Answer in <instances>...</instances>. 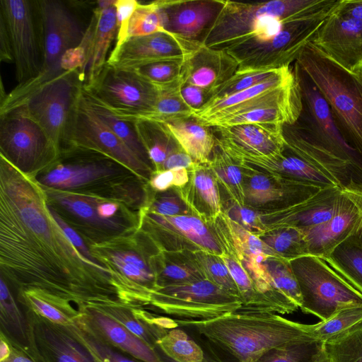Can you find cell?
Segmentation results:
<instances>
[{
  "instance_id": "6da1fadb",
  "label": "cell",
  "mask_w": 362,
  "mask_h": 362,
  "mask_svg": "<svg viewBox=\"0 0 362 362\" xmlns=\"http://www.w3.org/2000/svg\"><path fill=\"white\" fill-rule=\"evenodd\" d=\"M1 276L71 317L80 308L125 304L111 274L85 258L50 213L42 187L0 155Z\"/></svg>"
},
{
  "instance_id": "7a4b0ae2",
  "label": "cell",
  "mask_w": 362,
  "mask_h": 362,
  "mask_svg": "<svg viewBox=\"0 0 362 362\" xmlns=\"http://www.w3.org/2000/svg\"><path fill=\"white\" fill-rule=\"evenodd\" d=\"M338 0L223 1L201 39L226 52L240 69L291 66L310 42Z\"/></svg>"
},
{
  "instance_id": "3957f363",
  "label": "cell",
  "mask_w": 362,
  "mask_h": 362,
  "mask_svg": "<svg viewBox=\"0 0 362 362\" xmlns=\"http://www.w3.org/2000/svg\"><path fill=\"white\" fill-rule=\"evenodd\" d=\"M178 326L194 329L237 362H258L273 349L316 340L303 323L274 313L237 311L207 320L175 319Z\"/></svg>"
},
{
  "instance_id": "277c9868",
  "label": "cell",
  "mask_w": 362,
  "mask_h": 362,
  "mask_svg": "<svg viewBox=\"0 0 362 362\" xmlns=\"http://www.w3.org/2000/svg\"><path fill=\"white\" fill-rule=\"evenodd\" d=\"M296 63L327 103L345 140L362 154V69H345L311 42L303 47Z\"/></svg>"
},
{
  "instance_id": "5b68a950",
  "label": "cell",
  "mask_w": 362,
  "mask_h": 362,
  "mask_svg": "<svg viewBox=\"0 0 362 362\" xmlns=\"http://www.w3.org/2000/svg\"><path fill=\"white\" fill-rule=\"evenodd\" d=\"M93 257L112 275L126 303L150 305L158 288L154 257L160 250L141 228L110 241L88 245Z\"/></svg>"
},
{
  "instance_id": "8992f818",
  "label": "cell",
  "mask_w": 362,
  "mask_h": 362,
  "mask_svg": "<svg viewBox=\"0 0 362 362\" xmlns=\"http://www.w3.org/2000/svg\"><path fill=\"white\" fill-rule=\"evenodd\" d=\"M302 98V112L295 123L310 142L318 160L340 173H362V154L344 138L329 107L305 71L295 63Z\"/></svg>"
},
{
  "instance_id": "52a82bcc",
  "label": "cell",
  "mask_w": 362,
  "mask_h": 362,
  "mask_svg": "<svg viewBox=\"0 0 362 362\" xmlns=\"http://www.w3.org/2000/svg\"><path fill=\"white\" fill-rule=\"evenodd\" d=\"M43 33V63L38 76L29 82L17 85L1 98L0 113L21 105L37 88L65 72L61 67L64 53L79 46L84 30L68 6L62 1H38Z\"/></svg>"
},
{
  "instance_id": "ba28073f",
  "label": "cell",
  "mask_w": 362,
  "mask_h": 362,
  "mask_svg": "<svg viewBox=\"0 0 362 362\" xmlns=\"http://www.w3.org/2000/svg\"><path fill=\"white\" fill-rule=\"evenodd\" d=\"M290 262L301 292L303 313L324 321L343 309L362 306V293L324 259L307 255Z\"/></svg>"
},
{
  "instance_id": "9c48e42d",
  "label": "cell",
  "mask_w": 362,
  "mask_h": 362,
  "mask_svg": "<svg viewBox=\"0 0 362 362\" xmlns=\"http://www.w3.org/2000/svg\"><path fill=\"white\" fill-rule=\"evenodd\" d=\"M0 155L34 177L58 160L61 151L22 107L0 115Z\"/></svg>"
},
{
  "instance_id": "30bf717a",
  "label": "cell",
  "mask_w": 362,
  "mask_h": 362,
  "mask_svg": "<svg viewBox=\"0 0 362 362\" xmlns=\"http://www.w3.org/2000/svg\"><path fill=\"white\" fill-rule=\"evenodd\" d=\"M67 149L88 151L105 156L148 182L154 172L95 114L85 97L83 87L71 112L62 152Z\"/></svg>"
},
{
  "instance_id": "8fae6325",
  "label": "cell",
  "mask_w": 362,
  "mask_h": 362,
  "mask_svg": "<svg viewBox=\"0 0 362 362\" xmlns=\"http://www.w3.org/2000/svg\"><path fill=\"white\" fill-rule=\"evenodd\" d=\"M242 300L207 279L156 289L150 305L179 320H207L240 310Z\"/></svg>"
},
{
  "instance_id": "7c38bea8",
  "label": "cell",
  "mask_w": 362,
  "mask_h": 362,
  "mask_svg": "<svg viewBox=\"0 0 362 362\" xmlns=\"http://www.w3.org/2000/svg\"><path fill=\"white\" fill-rule=\"evenodd\" d=\"M134 175L122 165L101 154L67 149L33 178L45 187L78 190L97 188Z\"/></svg>"
},
{
  "instance_id": "4fadbf2b",
  "label": "cell",
  "mask_w": 362,
  "mask_h": 362,
  "mask_svg": "<svg viewBox=\"0 0 362 362\" xmlns=\"http://www.w3.org/2000/svg\"><path fill=\"white\" fill-rule=\"evenodd\" d=\"M300 102V86L294 69L288 66L264 82L226 97L209 100L192 117L213 127L223 119L252 110Z\"/></svg>"
},
{
  "instance_id": "5bb4252c",
  "label": "cell",
  "mask_w": 362,
  "mask_h": 362,
  "mask_svg": "<svg viewBox=\"0 0 362 362\" xmlns=\"http://www.w3.org/2000/svg\"><path fill=\"white\" fill-rule=\"evenodd\" d=\"M0 16L9 34L18 85L29 82L38 76L43 63L38 1L0 0Z\"/></svg>"
},
{
  "instance_id": "9a60e30c",
  "label": "cell",
  "mask_w": 362,
  "mask_h": 362,
  "mask_svg": "<svg viewBox=\"0 0 362 362\" xmlns=\"http://www.w3.org/2000/svg\"><path fill=\"white\" fill-rule=\"evenodd\" d=\"M83 86L79 70L65 71L40 86L18 106L61 152L71 112Z\"/></svg>"
},
{
  "instance_id": "2e32d148",
  "label": "cell",
  "mask_w": 362,
  "mask_h": 362,
  "mask_svg": "<svg viewBox=\"0 0 362 362\" xmlns=\"http://www.w3.org/2000/svg\"><path fill=\"white\" fill-rule=\"evenodd\" d=\"M83 88L124 121L149 112L158 95V88L134 70L116 69L107 63L93 84Z\"/></svg>"
},
{
  "instance_id": "e0dca14e",
  "label": "cell",
  "mask_w": 362,
  "mask_h": 362,
  "mask_svg": "<svg viewBox=\"0 0 362 362\" xmlns=\"http://www.w3.org/2000/svg\"><path fill=\"white\" fill-rule=\"evenodd\" d=\"M140 228L163 251L222 254L221 246L213 230L193 214L162 216L142 209Z\"/></svg>"
},
{
  "instance_id": "ac0fdd59",
  "label": "cell",
  "mask_w": 362,
  "mask_h": 362,
  "mask_svg": "<svg viewBox=\"0 0 362 362\" xmlns=\"http://www.w3.org/2000/svg\"><path fill=\"white\" fill-rule=\"evenodd\" d=\"M25 308L29 337L26 355L36 362H95L71 325L54 322Z\"/></svg>"
},
{
  "instance_id": "d6986e66",
  "label": "cell",
  "mask_w": 362,
  "mask_h": 362,
  "mask_svg": "<svg viewBox=\"0 0 362 362\" xmlns=\"http://www.w3.org/2000/svg\"><path fill=\"white\" fill-rule=\"evenodd\" d=\"M202 45L197 40H187L168 32L128 38L119 48L113 49L107 64L127 70H134L154 62L186 61Z\"/></svg>"
},
{
  "instance_id": "ffe728a7",
  "label": "cell",
  "mask_w": 362,
  "mask_h": 362,
  "mask_svg": "<svg viewBox=\"0 0 362 362\" xmlns=\"http://www.w3.org/2000/svg\"><path fill=\"white\" fill-rule=\"evenodd\" d=\"M314 46L345 69H362V22L331 13L316 32Z\"/></svg>"
},
{
  "instance_id": "44dd1931",
  "label": "cell",
  "mask_w": 362,
  "mask_h": 362,
  "mask_svg": "<svg viewBox=\"0 0 362 362\" xmlns=\"http://www.w3.org/2000/svg\"><path fill=\"white\" fill-rule=\"evenodd\" d=\"M302 230L310 255L324 259L337 246L362 230V194L344 190L340 206L329 221Z\"/></svg>"
},
{
  "instance_id": "7402d4cb",
  "label": "cell",
  "mask_w": 362,
  "mask_h": 362,
  "mask_svg": "<svg viewBox=\"0 0 362 362\" xmlns=\"http://www.w3.org/2000/svg\"><path fill=\"white\" fill-rule=\"evenodd\" d=\"M344 195V189L339 187L325 188L289 206L259 211L267 230L284 226L308 229L329 221L340 206Z\"/></svg>"
},
{
  "instance_id": "603a6c76",
  "label": "cell",
  "mask_w": 362,
  "mask_h": 362,
  "mask_svg": "<svg viewBox=\"0 0 362 362\" xmlns=\"http://www.w3.org/2000/svg\"><path fill=\"white\" fill-rule=\"evenodd\" d=\"M216 144L245 154L274 158L286 150L284 127L273 124H244L212 127Z\"/></svg>"
},
{
  "instance_id": "cb8c5ba5",
  "label": "cell",
  "mask_w": 362,
  "mask_h": 362,
  "mask_svg": "<svg viewBox=\"0 0 362 362\" xmlns=\"http://www.w3.org/2000/svg\"><path fill=\"white\" fill-rule=\"evenodd\" d=\"M238 163L276 178L311 185L321 189L339 187L331 177L288 149L274 158H264L245 154L219 146Z\"/></svg>"
},
{
  "instance_id": "d4e9b609",
  "label": "cell",
  "mask_w": 362,
  "mask_h": 362,
  "mask_svg": "<svg viewBox=\"0 0 362 362\" xmlns=\"http://www.w3.org/2000/svg\"><path fill=\"white\" fill-rule=\"evenodd\" d=\"M78 311L75 320L104 342L141 362H163L154 349L95 305Z\"/></svg>"
},
{
  "instance_id": "484cf974",
  "label": "cell",
  "mask_w": 362,
  "mask_h": 362,
  "mask_svg": "<svg viewBox=\"0 0 362 362\" xmlns=\"http://www.w3.org/2000/svg\"><path fill=\"white\" fill-rule=\"evenodd\" d=\"M160 5L167 32L201 42L220 11L222 0H165Z\"/></svg>"
},
{
  "instance_id": "4316f807",
  "label": "cell",
  "mask_w": 362,
  "mask_h": 362,
  "mask_svg": "<svg viewBox=\"0 0 362 362\" xmlns=\"http://www.w3.org/2000/svg\"><path fill=\"white\" fill-rule=\"evenodd\" d=\"M117 33L115 5L106 8L96 6L82 41L86 48V62L81 71L84 87L91 86L105 66L108 49Z\"/></svg>"
},
{
  "instance_id": "83f0119b",
  "label": "cell",
  "mask_w": 362,
  "mask_h": 362,
  "mask_svg": "<svg viewBox=\"0 0 362 362\" xmlns=\"http://www.w3.org/2000/svg\"><path fill=\"white\" fill-rule=\"evenodd\" d=\"M189 181L176 187L192 213L206 225L214 222L223 211L218 185L209 163L194 162L188 169Z\"/></svg>"
},
{
  "instance_id": "f1b7e54d",
  "label": "cell",
  "mask_w": 362,
  "mask_h": 362,
  "mask_svg": "<svg viewBox=\"0 0 362 362\" xmlns=\"http://www.w3.org/2000/svg\"><path fill=\"white\" fill-rule=\"evenodd\" d=\"M238 68L237 62L226 52L202 44L184 62L181 83L211 91L228 80Z\"/></svg>"
},
{
  "instance_id": "f546056e",
  "label": "cell",
  "mask_w": 362,
  "mask_h": 362,
  "mask_svg": "<svg viewBox=\"0 0 362 362\" xmlns=\"http://www.w3.org/2000/svg\"><path fill=\"white\" fill-rule=\"evenodd\" d=\"M208 226L214 232L221 246L222 254L220 257L238 289L243 303L238 311L279 313L276 305L257 291L253 280L243 266L235 252L221 215Z\"/></svg>"
},
{
  "instance_id": "4dcf8cb0",
  "label": "cell",
  "mask_w": 362,
  "mask_h": 362,
  "mask_svg": "<svg viewBox=\"0 0 362 362\" xmlns=\"http://www.w3.org/2000/svg\"><path fill=\"white\" fill-rule=\"evenodd\" d=\"M164 124L194 162L209 163L216 146V138L211 127L201 124L193 117Z\"/></svg>"
},
{
  "instance_id": "1f68e13d",
  "label": "cell",
  "mask_w": 362,
  "mask_h": 362,
  "mask_svg": "<svg viewBox=\"0 0 362 362\" xmlns=\"http://www.w3.org/2000/svg\"><path fill=\"white\" fill-rule=\"evenodd\" d=\"M153 262L158 288L206 279L194 252L160 250Z\"/></svg>"
},
{
  "instance_id": "d6a6232c",
  "label": "cell",
  "mask_w": 362,
  "mask_h": 362,
  "mask_svg": "<svg viewBox=\"0 0 362 362\" xmlns=\"http://www.w3.org/2000/svg\"><path fill=\"white\" fill-rule=\"evenodd\" d=\"M131 123L148 156L154 172L162 170L166 159L182 149L164 123L150 120H137Z\"/></svg>"
},
{
  "instance_id": "836d02e7",
  "label": "cell",
  "mask_w": 362,
  "mask_h": 362,
  "mask_svg": "<svg viewBox=\"0 0 362 362\" xmlns=\"http://www.w3.org/2000/svg\"><path fill=\"white\" fill-rule=\"evenodd\" d=\"M1 337L10 346L25 354L29 347L28 327L25 317L23 316L11 295L7 282L0 278Z\"/></svg>"
},
{
  "instance_id": "e575fe53",
  "label": "cell",
  "mask_w": 362,
  "mask_h": 362,
  "mask_svg": "<svg viewBox=\"0 0 362 362\" xmlns=\"http://www.w3.org/2000/svg\"><path fill=\"white\" fill-rule=\"evenodd\" d=\"M324 260L362 293V230L337 246Z\"/></svg>"
},
{
  "instance_id": "d590c367",
  "label": "cell",
  "mask_w": 362,
  "mask_h": 362,
  "mask_svg": "<svg viewBox=\"0 0 362 362\" xmlns=\"http://www.w3.org/2000/svg\"><path fill=\"white\" fill-rule=\"evenodd\" d=\"M209 165L220 191L233 202L245 205V180L243 168L217 144Z\"/></svg>"
},
{
  "instance_id": "8d00e7d4",
  "label": "cell",
  "mask_w": 362,
  "mask_h": 362,
  "mask_svg": "<svg viewBox=\"0 0 362 362\" xmlns=\"http://www.w3.org/2000/svg\"><path fill=\"white\" fill-rule=\"evenodd\" d=\"M83 90L86 100L100 119L141 161L154 170L133 124L116 117L102 101L87 92L83 86Z\"/></svg>"
},
{
  "instance_id": "74e56055",
  "label": "cell",
  "mask_w": 362,
  "mask_h": 362,
  "mask_svg": "<svg viewBox=\"0 0 362 362\" xmlns=\"http://www.w3.org/2000/svg\"><path fill=\"white\" fill-rule=\"evenodd\" d=\"M180 83L157 88L158 95L153 108L147 114L127 120H150L161 123L192 117L194 110L183 100L180 94Z\"/></svg>"
},
{
  "instance_id": "f35d334b",
  "label": "cell",
  "mask_w": 362,
  "mask_h": 362,
  "mask_svg": "<svg viewBox=\"0 0 362 362\" xmlns=\"http://www.w3.org/2000/svg\"><path fill=\"white\" fill-rule=\"evenodd\" d=\"M280 257L288 261L310 255L304 231L297 227L271 229L259 236Z\"/></svg>"
},
{
  "instance_id": "ab89813d",
  "label": "cell",
  "mask_w": 362,
  "mask_h": 362,
  "mask_svg": "<svg viewBox=\"0 0 362 362\" xmlns=\"http://www.w3.org/2000/svg\"><path fill=\"white\" fill-rule=\"evenodd\" d=\"M142 339L149 346L156 349L158 341L168 330L150 325L135 315L132 307L119 303L93 305Z\"/></svg>"
},
{
  "instance_id": "60d3db41",
  "label": "cell",
  "mask_w": 362,
  "mask_h": 362,
  "mask_svg": "<svg viewBox=\"0 0 362 362\" xmlns=\"http://www.w3.org/2000/svg\"><path fill=\"white\" fill-rule=\"evenodd\" d=\"M362 321V306L343 309L327 320L315 325L303 324L307 334L323 343L342 334Z\"/></svg>"
},
{
  "instance_id": "b9f144b4",
  "label": "cell",
  "mask_w": 362,
  "mask_h": 362,
  "mask_svg": "<svg viewBox=\"0 0 362 362\" xmlns=\"http://www.w3.org/2000/svg\"><path fill=\"white\" fill-rule=\"evenodd\" d=\"M330 362H362V321L324 343Z\"/></svg>"
},
{
  "instance_id": "7bdbcfd3",
  "label": "cell",
  "mask_w": 362,
  "mask_h": 362,
  "mask_svg": "<svg viewBox=\"0 0 362 362\" xmlns=\"http://www.w3.org/2000/svg\"><path fill=\"white\" fill-rule=\"evenodd\" d=\"M157 346L175 362H203L204 360L201 347L180 329L168 330L158 341Z\"/></svg>"
},
{
  "instance_id": "ee69618b",
  "label": "cell",
  "mask_w": 362,
  "mask_h": 362,
  "mask_svg": "<svg viewBox=\"0 0 362 362\" xmlns=\"http://www.w3.org/2000/svg\"><path fill=\"white\" fill-rule=\"evenodd\" d=\"M265 264L274 287L300 308L303 303L302 295L290 261L269 256Z\"/></svg>"
},
{
  "instance_id": "f6af8a7d",
  "label": "cell",
  "mask_w": 362,
  "mask_h": 362,
  "mask_svg": "<svg viewBox=\"0 0 362 362\" xmlns=\"http://www.w3.org/2000/svg\"><path fill=\"white\" fill-rule=\"evenodd\" d=\"M161 32L167 31L165 30V18L160 1L139 3L130 19L127 39Z\"/></svg>"
},
{
  "instance_id": "bcb514c9",
  "label": "cell",
  "mask_w": 362,
  "mask_h": 362,
  "mask_svg": "<svg viewBox=\"0 0 362 362\" xmlns=\"http://www.w3.org/2000/svg\"><path fill=\"white\" fill-rule=\"evenodd\" d=\"M284 67L274 69H238L228 80L210 91V100L226 97L264 82L278 75Z\"/></svg>"
},
{
  "instance_id": "7dc6e473",
  "label": "cell",
  "mask_w": 362,
  "mask_h": 362,
  "mask_svg": "<svg viewBox=\"0 0 362 362\" xmlns=\"http://www.w3.org/2000/svg\"><path fill=\"white\" fill-rule=\"evenodd\" d=\"M324 355V343L310 340L273 349L258 362H319Z\"/></svg>"
},
{
  "instance_id": "c3c4849f",
  "label": "cell",
  "mask_w": 362,
  "mask_h": 362,
  "mask_svg": "<svg viewBox=\"0 0 362 362\" xmlns=\"http://www.w3.org/2000/svg\"><path fill=\"white\" fill-rule=\"evenodd\" d=\"M71 326L95 362H141L104 342L76 320Z\"/></svg>"
},
{
  "instance_id": "681fc988",
  "label": "cell",
  "mask_w": 362,
  "mask_h": 362,
  "mask_svg": "<svg viewBox=\"0 0 362 362\" xmlns=\"http://www.w3.org/2000/svg\"><path fill=\"white\" fill-rule=\"evenodd\" d=\"M194 254L208 281L240 297L237 286L220 255L204 251Z\"/></svg>"
},
{
  "instance_id": "f907efd6",
  "label": "cell",
  "mask_w": 362,
  "mask_h": 362,
  "mask_svg": "<svg viewBox=\"0 0 362 362\" xmlns=\"http://www.w3.org/2000/svg\"><path fill=\"white\" fill-rule=\"evenodd\" d=\"M168 60L146 64L134 71L157 88L181 83L184 62Z\"/></svg>"
},
{
  "instance_id": "816d5d0a",
  "label": "cell",
  "mask_w": 362,
  "mask_h": 362,
  "mask_svg": "<svg viewBox=\"0 0 362 362\" xmlns=\"http://www.w3.org/2000/svg\"><path fill=\"white\" fill-rule=\"evenodd\" d=\"M144 209L162 216L193 214L176 187L162 192H156L151 189L149 199Z\"/></svg>"
},
{
  "instance_id": "f5cc1de1",
  "label": "cell",
  "mask_w": 362,
  "mask_h": 362,
  "mask_svg": "<svg viewBox=\"0 0 362 362\" xmlns=\"http://www.w3.org/2000/svg\"><path fill=\"white\" fill-rule=\"evenodd\" d=\"M222 211L227 216L252 234L259 236L267 232V226L258 209L238 204L230 199L222 202Z\"/></svg>"
},
{
  "instance_id": "db71d44e",
  "label": "cell",
  "mask_w": 362,
  "mask_h": 362,
  "mask_svg": "<svg viewBox=\"0 0 362 362\" xmlns=\"http://www.w3.org/2000/svg\"><path fill=\"white\" fill-rule=\"evenodd\" d=\"M18 301L29 308L54 322L66 326L72 325L74 320L66 313L30 291H18Z\"/></svg>"
},
{
  "instance_id": "11a10c76",
  "label": "cell",
  "mask_w": 362,
  "mask_h": 362,
  "mask_svg": "<svg viewBox=\"0 0 362 362\" xmlns=\"http://www.w3.org/2000/svg\"><path fill=\"white\" fill-rule=\"evenodd\" d=\"M188 181V169L180 168L153 172L148 181V185L154 192H162L173 187H182Z\"/></svg>"
},
{
  "instance_id": "9f6ffc18",
  "label": "cell",
  "mask_w": 362,
  "mask_h": 362,
  "mask_svg": "<svg viewBox=\"0 0 362 362\" xmlns=\"http://www.w3.org/2000/svg\"><path fill=\"white\" fill-rule=\"evenodd\" d=\"M136 0H116L117 33L114 49L119 48L127 40V31L130 19L139 4Z\"/></svg>"
},
{
  "instance_id": "6f0895ef",
  "label": "cell",
  "mask_w": 362,
  "mask_h": 362,
  "mask_svg": "<svg viewBox=\"0 0 362 362\" xmlns=\"http://www.w3.org/2000/svg\"><path fill=\"white\" fill-rule=\"evenodd\" d=\"M48 205V204H47ZM48 208L50 213L53 216L54 220L61 228L62 232L66 237L69 239L71 243L76 247V249L87 259L93 263L102 266L98 261L93 257L88 245L86 243L83 238L49 206ZM103 267V266H102ZM105 268V267H104Z\"/></svg>"
},
{
  "instance_id": "680465c9",
  "label": "cell",
  "mask_w": 362,
  "mask_h": 362,
  "mask_svg": "<svg viewBox=\"0 0 362 362\" xmlns=\"http://www.w3.org/2000/svg\"><path fill=\"white\" fill-rule=\"evenodd\" d=\"M180 94L185 102L194 111L210 100V90L188 83H181Z\"/></svg>"
},
{
  "instance_id": "91938a15",
  "label": "cell",
  "mask_w": 362,
  "mask_h": 362,
  "mask_svg": "<svg viewBox=\"0 0 362 362\" xmlns=\"http://www.w3.org/2000/svg\"><path fill=\"white\" fill-rule=\"evenodd\" d=\"M332 13L362 22V0H339Z\"/></svg>"
},
{
  "instance_id": "94428289",
  "label": "cell",
  "mask_w": 362,
  "mask_h": 362,
  "mask_svg": "<svg viewBox=\"0 0 362 362\" xmlns=\"http://www.w3.org/2000/svg\"><path fill=\"white\" fill-rule=\"evenodd\" d=\"M0 60L7 63H13L11 43L6 24L0 16Z\"/></svg>"
},
{
  "instance_id": "6125c7cd",
  "label": "cell",
  "mask_w": 362,
  "mask_h": 362,
  "mask_svg": "<svg viewBox=\"0 0 362 362\" xmlns=\"http://www.w3.org/2000/svg\"><path fill=\"white\" fill-rule=\"evenodd\" d=\"M192 158L182 149L171 154L165 161L162 170L180 168L189 169L194 163Z\"/></svg>"
},
{
  "instance_id": "be15d7a7",
  "label": "cell",
  "mask_w": 362,
  "mask_h": 362,
  "mask_svg": "<svg viewBox=\"0 0 362 362\" xmlns=\"http://www.w3.org/2000/svg\"><path fill=\"white\" fill-rule=\"evenodd\" d=\"M11 354V349L8 344V343L2 337H1V341H0V362H3L7 358H9V356Z\"/></svg>"
},
{
  "instance_id": "e7e4bbea",
  "label": "cell",
  "mask_w": 362,
  "mask_h": 362,
  "mask_svg": "<svg viewBox=\"0 0 362 362\" xmlns=\"http://www.w3.org/2000/svg\"><path fill=\"white\" fill-rule=\"evenodd\" d=\"M116 0H100L97 1V7L106 8L115 5Z\"/></svg>"
},
{
  "instance_id": "03108f58",
  "label": "cell",
  "mask_w": 362,
  "mask_h": 362,
  "mask_svg": "<svg viewBox=\"0 0 362 362\" xmlns=\"http://www.w3.org/2000/svg\"><path fill=\"white\" fill-rule=\"evenodd\" d=\"M319 362H330L329 359L326 356L325 353L323 357L320 359Z\"/></svg>"
}]
</instances>
